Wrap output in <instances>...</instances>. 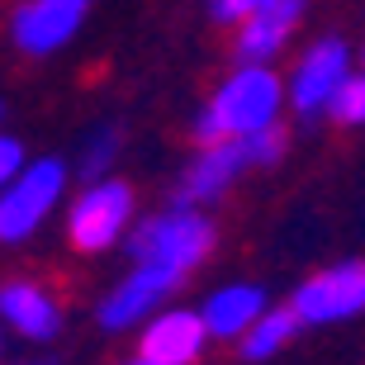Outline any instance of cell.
Listing matches in <instances>:
<instances>
[{
    "instance_id": "obj_1",
    "label": "cell",
    "mask_w": 365,
    "mask_h": 365,
    "mask_svg": "<svg viewBox=\"0 0 365 365\" xmlns=\"http://www.w3.org/2000/svg\"><path fill=\"white\" fill-rule=\"evenodd\" d=\"M275 109H280V81L275 71L266 67H242L237 76H228V86L218 91V100L200 114V138L214 148V143H228V138H247L275 123Z\"/></svg>"
},
{
    "instance_id": "obj_2",
    "label": "cell",
    "mask_w": 365,
    "mask_h": 365,
    "mask_svg": "<svg viewBox=\"0 0 365 365\" xmlns=\"http://www.w3.org/2000/svg\"><path fill=\"white\" fill-rule=\"evenodd\" d=\"M209 247H214V223L200 218V214L176 209V214H166V218H148V223L133 232L128 252H133L138 266H143V261H157V266H171V271L185 275L190 266L204 261Z\"/></svg>"
},
{
    "instance_id": "obj_3",
    "label": "cell",
    "mask_w": 365,
    "mask_h": 365,
    "mask_svg": "<svg viewBox=\"0 0 365 365\" xmlns=\"http://www.w3.org/2000/svg\"><path fill=\"white\" fill-rule=\"evenodd\" d=\"M62 180H67L62 162H38L34 171L14 176V185H5L0 195V242H24L57 204Z\"/></svg>"
},
{
    "instance_id": "obj_4",
    "label": "cell",
    "mask_w": 365,
    "mask_h": 365,
    "mask_svg": "<svg viewBox=\"0 0 365 365\" xmlns=\"http://www.w3.org/2000/svg\"><path fill=\"white\" fill-rule=\"evenodd\" d=\"M133 214V190L123 185V180H105V185L86 190L76 209H71V242L76 252H105L119 228L128 223Z\"/></svg>"
},
{
    "instance_id": "obj_5",
    "label": "cell",
    "mask_w": 365,
    "mask_h": 365,
    "mask_svg": "<svg viewBox=\"0 0 365 365\" xmlns=\"http://www.w3.org/2000/svg\"><path fill=\"white\" fill-rule=\"evenodd\" d=\"M365 309V261H346L332 271L313 275L294 294V313L304 323H332V318H351Z\"/></svg>"
},
{
    "instance_id": "obj_6",
    "label": "cell",
    "mask_w": 365,
    "mask_h": 365,
    "mask_svg": "<svg viewBox=\"0 0 365 365\" xmlns=\"http://www.w3.org/2000/svg\"><path fill=\"white\" fill-rule=\"evenodd\" d=\"M86 10H91V0H24L14 10V43L38 57L53 53L76 34Z\"/></svg>"
},
{
    "instance_id": "obj_7",
    "label": "cell",
    "mask_w": 365,
    "mask_h": 365,
    "mask_svg": "<svg viewBox=\"0 0 365 365\" xmlns=\"http://www.w3.org/2000/svg\"><path fill=\"white\" fill-rule=\"evenodd\" d=\"M341 81H346V43L341 38H318L309 53H304L299 71H294V109L304 119L318 114V109H327L332 95L341 91Z\"/></svg>"
},
{
    "instance_id": "obj_8",
    "label": "cell",
    "mask_w": 365,
    "mask_h": 365,
    "mask_svg": "<svg viewBox=\"0 0 365 365\" xmlns=\"http://www.w3.org/2000/svg\"><path fill=\"white\" fill-rule=\"evenodd\" d=\"M180 284V271H171V266H157V261H143L128 280L114 289V294L100 304V323L105 327H128V323H138L143 313L157 304L162 294H171Z\"/></svg>"
},
{
    "instance_id": "obj_9",
    "label": "cell",
    "mask_w": 365,
    "mask_h": 365,
    "mask_svg": "<svg viewBox=\"0 0 365 365\" xmlns=\"http://www.w3.org/2000/svg\"><path fill=\"white\" fill-rule=\"evenodd\" d=\"M309 0H266L237 34V62H271L275 48L289 38V29L299 24Z\"/></svg>"
},
{
    "instance_id": "obj_10",
    "label": "cell",
    "mask_w": 365,
    "mask_h": 365,
    "mask_svg": "<svg viewBox=\"0 0 365 365\" xmlns=\"http://www.w3.org/2000/svg\"><path fill=\"white\" fill-rule=\"evenodd\" d=\"M204 332H209V323L195 318V313H166V318H157V323L148 327V337H143V361L190 365L204 346Z\"/></svg>"
},
{
    "instance_id": "obj_11",
    "label": "cell",
    "mask_w": 365,
    "mask_h": 365,
    "mask_svg": "<svg viewBox=\"0 0 365 365\" xmlns=\"http://www.w3.org/2000/svg\"><path fill=\"white\" fill-rule=\"evenodd\" d=\"M252 162L247 157V138H228V143H214V148L204 152L200 162L190 166V176H185V185H180V200H214L218 190L228 185L242 166Z\"/></svg>"
},
{
    "instance_id": "obj_12",
    "label": "cell",
    "mask_w": 365,
    "mask_h": 365,
    "mask_svg": "<svg viewBox=\"0 0 365 365\" xmlns=\"http://www.w3.org/2000/svg\"><path fill=\"white\" fill-rule=\"evenodd\" d=\"M0 318H10L24 337H53L57 332V304L29 280H14L0 289Z\"/></svg>"
},
{
    "instance_id": "obj_13",
    "label": "cell",
    "mask_w": 365,
    "mask_h": 365,
    "mask_svg": "<svg viewBox=\"0 0 365 365\" xmlns=\"http://www.w3.org/2000/svg\"><path fill=\"white\" fill-rule=\"evenodd\" d=\"M257 313H261V289L232 284V289H218V294L209 299L204 323H209V332H218V337H232V332H247V327L257 323Z\"/></svg>"
},
{
    "instance_id": "obj_14",
    "label": "cell",
    "mask_w": 365,
    "mask_h": 365,
    "mask_svg": "<svg viewBox=\"0 0 365 365\" xmlns=\"http://www.w3.org/2000/svg\"><path fill=\"white\" fill-rule=\"evenodd\" d=\"M304 323L294 309H275V313H266L257 327H247V337H242V356L247 361H261V356H271V351H280L284 341L294 337V327Z\"/></svg>"
},
{
    "instance_id": "obj_15",
    "label": "cell",
    "mask_w": 365,
    "mask_h": 365,
    "mask_svg": "<svg viewBox=\"0 0 365 365\" xmlns=\"http://www.w3.org/2000/svg\"><path fill=\"white\" fill-rule=\"evenodd\" d=\"M332 119L337 123H365V76L356 81H341V91L332 95Z\"/></svg>"
},
{
    "instance_id": "obj_16",
    "label": "cell",
    "mask_w": 365,
    "mask_h": 365,
    "mask_svg": "<svg viewBox=\"0 0 365 365\" xmlns=\"http://www.w3.org/2000/svg\"><path fill=\"white\" fill-rule=\"evenodd\" d=\"M280 152H284V128L266 123L257 133H247V157H252V162H275Z\"/></svg>"
},
{
    "instance_id": "obj_17",
    "label": "cell",
    "mask_w": 365,
    "mask_h": 365,
    "mask_svg": "<svg viewBox=\"0 0 365 365\" xmlns=\"http://www.w3.org/2000/svg\"><path fill=\"white\" fill-rule=\"evenodd\" d=\"M114 152H119V133H114V128H105V133L91 143V152H86L81 176H100V171L109 166V157H114Z\"/></svg>"
},
{
    "instance_id": "obj_18",
    "label": "cell",
    "mask_w": 365,
    "mask_h": 365,
    "mask_svg": "<svg viewBox=\"0 0 365 365\" xmlns=\"http://www.w3.org/2000/svg\"><path fill=\"white\" fill-rule=\"evenodd\" d=\"M266 0H214V19L218 24H232V19H252Z\"/></svg>"
},
{
    "instance_id": "obj_19",
    "label": "cell",
    "mask_w": 365,
    "mask_h": 365,
    "mask_svg": "<svg viewBox=\"0 0 365 365\" xmlns=\"http://www.w3.org/2000/svg\"><path fill=\"white\" fill-rule=\"evenodd\" d=\"M19 162H24V148L14 138H0V185L10 176H19Z\"/></svg>"
},
{
    "instance_id": "obj_20",
    "label": "cell",
    "mask_w": 365,
    "mask_h": 365,
    "mask_svg": "<svg viewBox=\"0 0 365 365\" xmlns=\"http://www.w3.org/2000/svg\"><path fill=\"white\" fill-rule=\"evenodd\" d=\"M138 365H152V361H138Z\"/></svg>"
}]
</instances>
